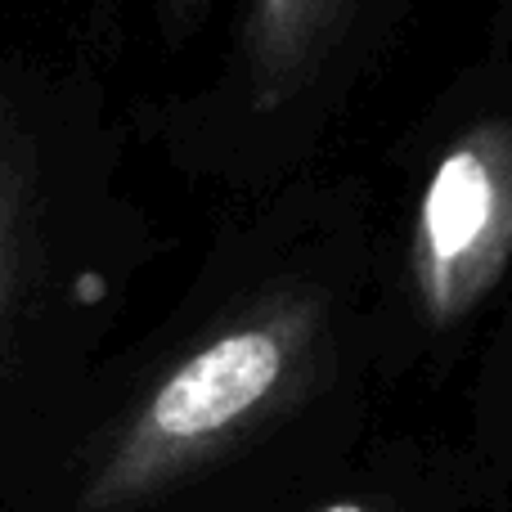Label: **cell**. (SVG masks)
<instances>
[{"instance_id":"cell-1","label":"cell","mask_w":512,"mask_h":512,"mask_svg":"<svg viewBox=\"0 0 512 512\" xmlns=\"http://www.w3.org/2000/svg\"><path fill=\"white\" fill-rule=\"evenodd\" d=\"M324 346L310 292H265L185 351L131 409L95 468L81 508L117 512L221 459L274 414L297 405Z\"/></svg>"},{"instance_id":"cell-2","label":"cell","mask_w":512,"mask_h":512,"mask_svg":"<svg viewBox=\"0 0 512 512\" xmlns=\"http://www.w3.org/2000/svg\"><path fill=\"white\" fill-rule=\"evenodd\" d=\"M512 265V122H481L436 158L409 230V283L436 328L459 324Z\"/></svg>"},{"instance_id":"cell-3","label":"cell","mask_w":512,"mask_h":512,"mask_svg":"<svg viewBox=\"0 0 512 512\" xmlns=\"http://www.w3.org/2000/svg\"><path fill=\"white\" fill-rule=\"evenodd\" d=\"M360 0H248L243 14V77L261 108H279L306 90L351 27Z\"/></svg>"},{"instance_id":"cell-4","label":"cell","mask_w":512,"mask_h":512,"mask_svg":"<svg viewBox=\"0 0 512 512\" xmlns=\"http://www.w3.org/2000/svg\"><path fill=\"white\" fill-rule=\"evenodd\" d=\"M45 248V153L32 113L0 90V337Z\"/></svg>"},{"instance_id":"cell-5","label":"cell","mask_w":512,"mask_h":512,"mask_svg":"<svg viewBox=\"0 0 512 512\" xmlns=\"http://www.w3.org/2000/svg\"><path fill=\"white\" fill-rule=\"evenodd\" d=\"M153 9H158L167 32H189V27L212 9V0H153Z\"/></svg>"},{"instance_id":"cell-6","label":"cell","mask_w":512,"mask_h":512,"mask_svg":"<svg viewBox=\"0 0 512 512\" xmlns=\"http://www.w3.org/2000/svg\"><path fill=\"white\" fill-rule=\"evenodd\" d=\"M319 512H373V508H364V504H333V508H319Z\"/></svg>"}]
</instances>
